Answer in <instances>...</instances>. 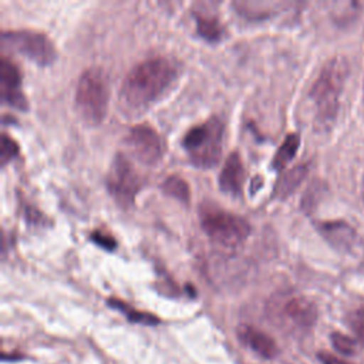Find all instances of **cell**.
Instances as JSON below:
<instances>
[{
  "mask_svg": "<svg viewBox=\"0 0 364 364\" xmlns=\"http://www.w3.org/2000/svg\"><path fill=\"white\" fill-rule=\"evenodd\" d=\"M237 337L243 344L264 358H273L277 354L276 341L269 334L253 326L242 324L237 328Z\"/></svg>",
  "mask_w": 364,
  "mask_h": 364,
  "instance_id": "4fadbf2b",
  "label": "cell"
},
{
  "mask_svg": "<svg viewBox=\"0 0 364 364\" xmlns=\"http://www.w3.org/2000/svg\"><path fill=\"white\" fill-rule=\"evenodd\" d=\"M348 75V63L341 55H334L321 67L310 88V100L314 105L317 122L327 128L338 114L340 98Z\"/></svg>",
  "mask_w": 364,
  "mask_h": 364,
  "instance_id": "7a4b0ae2",
  "label": "cell"
},
{
  "mask_svg": "<svg viewBox=\"0 0 364 364\" xmlns=\"http://www.w3.org/2000/svg\"><path fill=\"white\" fill-rule=\"evenodd\" d=\"M21 75L18 68L7 58L0 61V91L3 102L17 108L27 109V100L20 90Z\"/></svg>",
  "mask_w": 364,
  "mask_h": 364,
  "instance_id": "9c48e42d",
  "label": "cell"
},
{
  "mask_svg": "<svg viewBox=\"0 0 364 364\" xmlns=\"http://www.w3.org/2000/svg\"><path fill=\"white\" fill-rule=\"evenodd\" d=\"M161 188H162V191H164L166 195H169V196L178 199L179 202H183V203H188V202H189L191 189H189L188 182H186L183 178H181V176H178V175H171V176H168V178L162 182Z\"/></svg>",
  "mask_w": 364,
  "mask_h": 364,
  "instance_id": "2e32d148",
  "label": "cell"
},
{
  "mask_svg": "<svg viewBox=\"0 0 364 364\" xmlns=\"http://www.w3.org/2000/svg\"><path fill=\"white\" fill-rule=\"evenodd\" d=\"M90 240L94 242L97 246L105 249V250H114L117 247V240L112 236H109L105 232H102V230L91 232Z\"/></svg>",
  "mask_w": 364,
  "mask_h": 364,
  "instance_id": "7402d4cb",
  "label": "cell"
},
{
  "mask_svg": "<svg viewBox=\"0 0 364 364\" xmlns=\"http://www.w3.org/2000/svg\"><path fill=\"white\" fill-rule=\"evenodd\" d=\"M109 87L105 73L98 67L87 68L78 78L75 105L81 117L90 124H100L107 114Z\"/></svg>",
  "mask_w": 364,
  "mask_h": 364,
  "instance_id": "5b68a950",
  "label": "cell"
},
{
  "mask_svg": "<svg viewBox=\"0 0 364 364\" xmlns=\"http://www.w3.org/2000/svg\"><path fill=\"white\" fill-rule=\"evenodd\" d=\"M1 43L6 48L21 54L23 57L31 60L33 63L44 67L51 64L57 51L53 41L40 31L33 30H11L3 31Z\"/></svg>",
  "mask_w": 364,
  "mask_h": 364,
  "instance_id": "8992f818",
  "label": "cell"
},
{
  "mask_svg": "<svg viewBox=\"0 0 364 364\" xmlns=\"http://www.w3.org/2000/svg\"><path fill=\"white\" fill-rule=\"evenodd\" d=\"M307 172H309V168L304 164L297 165V166L286 171L277 179L276 186L273 189V195L279 199H286L287 196H290L299 188V185L307 176Z\"/></svg>",
  "mask_w": 364,
  "mask_h": 364,
  "instance_id": "5bb4252c",
  "label": "cell"
},
{
  "mask_svg": "<svg viewBox=\"0 0 364 364\" xmlns=\"http://www.w3.org/2000/svg\"><path fill=\"white\" fill-rule=\"evenodd\" d=\"M17 154H18L17 142L7 134H1V138H0V162H1V165H6Z\"/></svg>",
  "mask_w": 364,
  "mask_h": 364,
  "instance_id": "d6986e66",
  "label": "cell"
},
{
  "mask_svg": "<svg viewBox=\"0 0 364 364\" xmlns=\"http://www.w3.org/2000/svg\"><path fill=\"white\" fill-rule=\"evenodd\" d=\"M348 321H350V326L354 330L355 336L358 337V340L364 346V306H361L357 310H354L350 314Z\"/></svg>",
  "mask_w": 364,
  "mask_h": 364,
  "instance_id": "44dd1931",
  "label": "cell"
},
{
  "mask_svg": "<svg viewBox=\"0 0 364 364\" xmlns=\"http://www.w3.org/2000/svg\"><path fill=\"white\" fill-rule=\"evenodd\" d=\"M299 146H300L299 134H289L284 138V141L280 144V146L277 148L276 154L273 155L272 168H274L276 171L284 169L291 162V159L296 156Z\"/></svg>",
  "mask_w": 364,
  "mask_h": 364,
  "instance_id": "9a60e30c",
  "label": "cell"
},
{
  "mask_svg": "<svg viewBox=\"0 0 364 364\" xmlns=\"http://www.w3.org/2000/svg\"><path fill=\"white\" fill-rule=\"evenodd\" d=\"M196 17V30L208 41L215 43L222 37V26L216 17L209 16H195Z\"/></svg>",
  "mask_w": 364,
  "mask_h": 364,
  "instance_id": "ac0fdd59",
  "label": "cell"
},
{
  "mask_svg": "<svg viewBox=\"0 0 364 364\" xmlns=\"http://www.w3.org/2000/svg\"><path fill=\"white\" fill-rule=\"evenodd\" d=\"M105 185L118 205L129 208L141 188V178L131 161L125 155L117 154L108 169Z\"/></svg>",
  "mask_w": 364,
  "mask_h": 364,
  "instance_id": "52a82bcc",
  "label": "cell"
},
{
  "mask_svg": "<svg viewBox=\"0 0 364 364\" xmlns=\"http://www.w3.org/2000/svg\"><path fill=\"white\" fill-rule=\"evenodd\" d=\"M282 316L297 328H310L317 320L316 304L303 296H291L282 304Z\"/></svg>",
  "mask_w": 364,
  "mask_h": 364,
  "instance_id": "30bf717a",
  "label": "cell"
},
{
  "mask_svg": "<svg viewBox=\"0 0 364 364\" xmlns=\"http://www.w3.org/2000/svg\"><path fill=\"white\" fill-rule=\"evenodd\" d=\"M175 78L176 68L169 60L164 57L144 60L124 78L121 97L129 107H146L159 98Z\"/></svg>",
  "mask_w": 364,
  "mask_h": 364,
  "instance_id": "6da1fadb",
  "label": "cell"
},
{
  "mask_svg": "<svg viewBox=\"0 0 364 364\" xmlns=\"http://www.w3.org/2000/svg\"><path fill=\"white\" fill-rule=\"evenodd\" d=\"M245 183V166L239 152H232L226 158L219 173V188L225 193L239 198L242 196Z\"/></svg>",
  "mask_w": 364,
  "mask_h": 364,
  "instance_id": "8fae6325",
  "label": "cell"
},
{
  "mask_svg": "<svg viewBox=\"0 0 364 364\" xmlns=\"http://www.w3.org/2000/svg\"><path fill=\"white\" fill-rule=\"evenodd\" d=\"M316 226L320 235L338 250H350L355 242V230L344 220H326Z\"/></svg>",
  "mask_w": 364,
  "mask_h": 364,
  "instance_id": "7c38bea8",
  "label": "cell"
},
{
  "mask_svg": "<svg viewBox=\"0 0 364 364\" xmlns=\"http://www.w3.org/2000/svg\"><path fill=\"white\" fill-rule=\"evenodd\" d=\"M225 125L218 117L192 127L182 138V146L193 165L199 168L215 166L222 155Z\"/></svg>",
  "mask_w": 364,
  "mask_h": 364,
  "instance_id": "277c9868",
  "label": "cell"
},
{
  "mask_svg": "<svg viewBox=\"0 0 364 364\" xmlns=\"http://www.w3.org/2000/svg\"><path fill=\"white\" fill-rule=\"evenodd\" d=\"M108 304L119 311H122L128 320L134 321V323H141V324H148V326H154L159 321V318L151 313H145V311H139V310H135L132 309L131 306H128L127 303L118 300V299H109L108 300Z\"/></svg>",
  "mask_w": 364,
  "mask_h": 364,
  "instance_id": "e0dca14e",
  "label": "cell"
},
{
  "mask_svg": "<svg viewBox=\"0 0 364 364\" xmlns=\"http://www.w3.org/2000/svg\"><path fill=\"white\" fill-rule=\"evenodd\" d=\"M331 343H333V347L344 355H351L355 351V341L343 333H338V331L333 333Z\"/></svg>",
  "mask_w": 364,
  "mask_h": 364,
  "instance_id": "ffe728a7",
  "label": "cell"
},
{
  "mask_svg": "<svg viewBox=\"0 0 364 364\" xmlns=\"http://www.w3.org/2000/svg\"><path fill=\"white\" fill-rule=\"evenodd\" d=\"M363 199H364V179H363Z\"/></svg>",
  "mask_w": 364,
  "mask_h": 364,
  "instance_id": "cb8c5ba5",
  "label": "cell"
},
{
  "mask_svg": "<svg viewBox=\"0 0 364 364\" xmlns=\"http://www.w3.org/2000/svg\"><path fill=\"white\" fill-rule=\"evenodd\" d=\"M318 360H320L323 364H351V363H348L347 360L338 358V357H336L334 354H330V353H327V351L318 353Z\"/></svg>",
  "mask_w": 364,
  "mask_h": 364,
  "instance_id": "603a6c76",
  "label": "cell"
},
{
  "mask_svg": "<svg viewBox=\"0 0 364 364\" xmlns=\"http://www.w3.org/2000/svg\"><path fill=\"white\" fill-rule=\"evenodd\" d=\"M125 142L132 155L145 165L156 164L162 156V141L159 134L148 124H139L129 129Z\"/></svg>",
  "mask_w": 364,
  "mask_h": 364,
  "instance_id": "ba28073f",
  "label": "cell"
},
{
  "mask_svg": "<svg viewBox=\"0 0 364 364\" xmlns=\"http://www.w3.org/2000/svg\"><path fill=\"white\" fill-rule=\"evenodd\" d=\"M199 220L208 237L226 250L239 249L250 233V225L243 218L218 206L203 203L199 210Z\"/></svg>",
  "mask_w": 364,
  "mask_h": 364,
  "instance_id": "3957f363",
  "label": "cell"
}]
</instances>
